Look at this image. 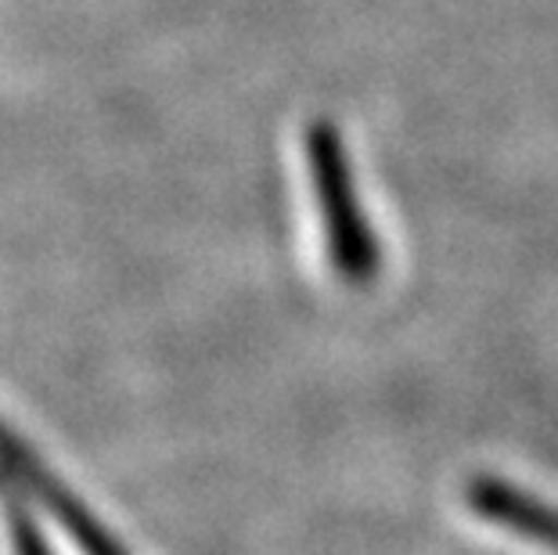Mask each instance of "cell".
I'll return each instance as SVG.
<instances>
[{
	"label": "cell",
	"instance_id": "6da1fadb",
	"mask_svg": "<svg viewBox=\"0 0 558 555\" xmlns=\"http://www.w3.org/2000/svg\"><path fill=\"white\" fill-rule=\"evenodd\" d=\"M303 148L331 267H336L339 281H347L353 289L372 286L378 270H383V250H378V239L357 198V184H353V170L347 159V141L328 120H317L306 130Z\"/></svg>",
	"mask_w": 558,
	"mask_h": 555
},
{
	"label": "cell",
	"instance_id": "3957f363",
	"mask_svg": "<svg viewBox=\"0 0 558 555\" xmlns=\"http://www.w3.org/2000/svg\"><path fill=\"white\" fill-rule=\"evenodd\" d=\"M22 538H26V555H47V552H44V545H40V541L29 534V527H26V534H22Z\"/></svg>",
	"mask_w": 558,
	"mask_h": 555
},
{
	"label": "cell",
	"instance_id": "7a4b0ae2",
	"mask_svg": "<svg viewBox=\"0 0 558 555\" xmlns=\"http://www.w3.org/2000/svg\"><path fill=\"white\" fill-rule=\"evenodd\" d=\"M465 498L472 505V512H480L490 523L508 527L519 538H530L537 545H548L558 552V512L551 505H544L541 498H530L526 491L512 487L505 480L494 476H476L469 480Z\"/></svg>",
	"mask_w": 558,
	"mask_h": 555
}]
</instances>
